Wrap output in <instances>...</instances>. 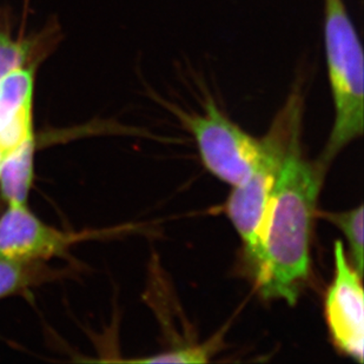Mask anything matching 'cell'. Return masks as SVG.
<instances>
[{"label": "cell", "instance_id": "obj_2", "mask_svg": "<svg viewBox=\"0 0 364 364\" xmlns=\"http://www.w3.org/2000/svg\"><path fill=\"white\" fill-rule=\"evenodd\" d=\"M303 109L302 90L297 85L274 118L268 134L261 138V154L250 175L234 186L228 198L225 213L243 241L251 267L261 251L272 193L283 162L292 144L301 139Z\"/></svg>", "mask_w": 364, "mask_h": 364}, {"label": "cell", "instance_id": "obj_11", "mask_svg": "<svg viewBox=\"0 0 364 364\" xmlns=\"http://www.w3.org/2000/svg\"><path fill=\"white\" fill-rule=\"evenodd\" d=\"M317 213L343 232L350 249L351 265L363 277V205L344 213Z\"/></svg>", "mask_w": 364, "mask_h": 364}, {"label": "cell", "instance_id": "obj_6", "mask_svg": "<svg viewBox=\"0 0 364 364\" xmlns=\"http://www.w3.org/2000/svg\"><path fill=\"white\" fill-rule=\"evenodd\" d=\"M85 234L58 230L44 223L26 204L7 205L0 216V259L44 262L65 256Z\"/></svg>", "mask_w": 364, "mask_h": 364}, {"label": "cell", "instance_id": "obj_1", "mask_svg": "<svg viewBox=\"0 0 364 364\" xmlns=\"http://www.w3.org/2000/svg\"><path fill=\"white\" fill-rule=\"evenodd\" d=\"M326 171L303 157L301 139L292 144L272 193L261 251L251 267L264 299L294 304L309 279L314 218Z\"/></svg>", "mask_w": 364, "mask_h": 364}, {"label": "cell", "instance_id": "obj_3", "mask_svg": "<svg viewBox=\"0 0 364 364\" xmlns=\"http://www.w3.org/2000/svg\"><path fill=\"white\" fill-rule=\"evenodd\" d=\"M324 45L335 121L318 164L322 168L364 129L363 48L344 0H324Z\"/></svg>", "mask_w": 364, "mask_h": 364}, {"label": "cell", "instance_id": "obj_12", "mask_svg": "<svg viewBox=\"0 0 364 364\" xmlns=\"http://www.w3.org/2000/svg\"><path fill=\"white\" fill-rule=\"evenodd\" d=\"M216 341L211 343L197 344L191 347L177 348L172 350L164 351L161 354L154 355L150 358L127 360V362L137 363H206L213 356Z\"/></svg>", "mask_w": 364, "mask_h": 364}, {"label": "cell", "instance_id": "obj_7", "mask_svg": "<svg viewBox=\"0 0 364 364\" xmlns=\"http://www.w3.org/2000/svg\"><path fill=\"white\" fill-rule=\"evenodd\" d=\"M35 70L19 69L0 80V155L36 137Z\"/></svg>", "mask_w": 364, "mask_h": 364}, {"label": "cell", "instance_id": "obj_9", "mask_svg": "<svg viewBox=\"0 0 364 364\" xmlns=\"http://www.w3.org/2000/svg\"><path fill=\"white\" fill-rule=\"evenodd\" d=\"M48 36L14 38L6 23H0V80L19 69L35 70L48 52Z\"/></svg>", "mask_w": 364, "mask_h": 364}, {"label": "cell", "instance_id": "obj_10", "mask_svg": "<svg viewBox=\"0 0 364 364\" xmlns=\"http://www.w3.org/2000/svg\"><path fill=\"white\" fill-rule=\"evenodd\" d=\"M44 262H19L0 259V299L25 291L51 279Z\"/></svg>", "mask_w": 364, "mask_h": 364}, {"label": "cell", "instance_id": "obj_4", "mask_svg": "<svg viewBox=\"0 0 364 364\" xmlns=\"http://www.w3.org/2000/svg\"><path fill=\"white\" fill-rule=\"evenodd\" d=\"M202 114L178 112L181 121L196 139L205 168L222 182L237 186L250 175L262 150L261 139L231 121L213 100Z\"/></svg>", "mask_w": 364, "mask_h": 364}, {"label": "cell", "instance_id": "obj_5", "mask_svg": "<svg viewBox=\"0 0 364 364\" xmlns=\"http://www.w3.org/2000/svg\"><path fill=\"white\" fill-rule=\"evenodd\" d=\"M333 282L326 295L324 311L330 337L338 350L358 363L364 355V296L360 276L344 252L341 241L333 243Z\"/></svg>", "mask_w": 364, "mask_h": 364}, {"label": "cell", "instance_id": "obj_8", "mask_svg": "<svg viewBox=\"0 0 364 364\" xmlns=\"http://www.w3.org/2000/svg\"><path fill=\"white\" fill-rule=\"evenodd\" d=\"M36 137L0 155V196L7 205L28 204L35 178Z\"/></svg>", "mask_w": 364, "mask_h": 364}]
</instances>
